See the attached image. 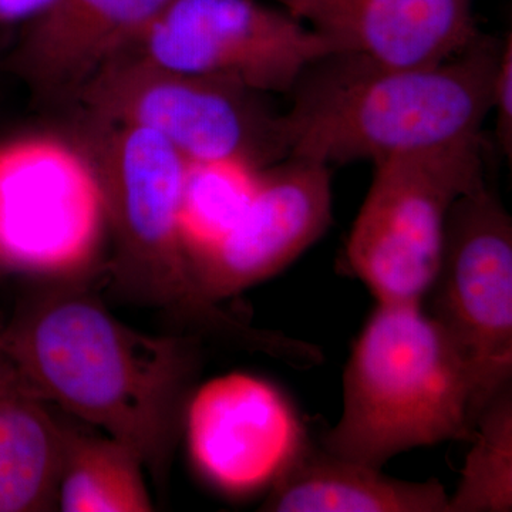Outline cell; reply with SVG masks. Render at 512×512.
Returning a JSON list of instances; mask_svg holds the SVG:
<instances>
[{
	"label": "cell",
	"mask_w": 512,
	"mask_h": 512,
	"mask_svg": "<svg viewBox=\"0 0 512 512\" xmlns=\"http://www.w3.org/2000/svg\"><path fill=\"white\" fill-rule=\"evenodd\" d=\"M173 0H52L23 23L10 69L42 96H79L103 67L136 50Z\"/></svg>",
	"instance_id": "7c38bea8"
},
{
	"label": "cell",
	"mask_w": 512,
	"mask_h": 512,
	"mask_svg": "<svg viewBox=\"0 0 512 512\" xmlns=\"http://www.w3.org/2000/svg\"><path fill=\"white\" fill-rule=\"evenodd\" d=\"M0 272H2V269H0Z\"/></svg>",
	"instance_id": "44dd1931"
},
{
	"label": "cell",
	"mask_w": 512,
	"mask_h": 512,
	"mask_svg": "<svg viewBox=\"0 0 512 512\" xmlns=\"http://www.w3.org/2000/svg\"><path fill=\"white\" fill-rule=\"evenodd\" d=\"M474 387L466 360L423 303H380L343 376V410L323 437L330 453L382 468L444 441H471Z\"/></svg>",
	"instance_id": "277c9868"
},
{
	"label": "cell",
	"mask_w": 512,
	"mask_h": 512,
	"mask_svg": "<svg viewBox=\"0 0 512 512\" xmlns=\"http://www.w3.org/2000/svg\"><path fill=\"white\" fill-rule=\"evenodd\" d=\"M423 302L466 360L474 420L512 387V220L487 184L451 208Z\"/></svg>",
	"instance_id": "ba28073f"
},
{
	"label": "cell",
	"mask_w": 512,
	"mask_h": 512,
	"mask_svg": "<svg viewBox=\"0 0 512 512\" xmlns=\"http://www.w3.org/2000/svg\"><path fill=\"white\" fill-rule=\"evenodd\" d=\"M46 404L0 355V512L57 507L63 426Z\"/></svg>",
	"instance_id": "9a60e30c"
},
{
	"label": "cell",
	"mask_w": 512,
	"mask_h": 512,
	"mask_svg": "<svg viewBox=\"0 0 512 512\" xmlns=\"http://www.w3.org/2000/svg\"><path fill=\"white\" fill-rule=\"evenodd\" d=\"M333 220L329 165L286 157L259 171L241 217L212 247L188 258L192 279L218 303L284 271Z\"/></svg>",
	"instance_id": "30bf717a"
},
{
	"label": "cell",
	"mask_w": 512,
	"mask_h": 512,
	"mask_svg": "<svg viewBox=\"0 0 512 512\" xmlns=\"http://www.w3.org/2000/svg\"><path fill=\"white\" fill-rule=\"evenodd\" d=\"M0 355L40 399L100 427L163 476L197 373L195 340L137 332L89 296L53 292L13 316Z\"/></svg>",
	"instance_id": "6da1fadb"
},
{
	"label": "cell",
	"mask_w": 512,
	"mask_h": 512,
	"mask_svg": "<svg viewBox=\"0 0 512 512\" xmlns=\"http://www.w3.org/2000/svg\"><path fill=\"white\" fill-rule=\"evenodd\" d=\"M184 426L201 476L231 495L274 483L308 439L285 394L244 373L202 384L188 399Z\"/></svg>",
	"instance_id": "8fae6325"
},
{
	"label": "cell",
	"mask_w": 512,
	"mask_h": 512,
	"mask_svg": "<svg viewBox=\"0 0 512 512\" xmlns=\"http://www.w3.org/2000/svg\"><path fill=\"white\" fill-rule=\"evenodd\" d=\"M265 96L128 52L103 67L77 97L89 116L154 131L187 163L259 171L289 156L284 113H275Z\"/></svg>",
	"instance_id": "8992f818"
},
{
	"label": "cell",
	"mask_w": 512,
	"mask_h": 512,
	"mask_svg": "<svg viewBox=\"0 0 512 512\" xmlns=\"http://www.w3.org/2000/svg\"><path fill=\"white\" fill-rule=\"evenodd\" d=\"M259 171L237 164L187 163L180 202L187 258L217 244L237 222L251 200Z\"/></svg>",
	"instance_id": "ac0fdd59"
},
{
	"label": "cell",
	"mask_w": 512,
	"mask_h": 512,
	"mask_svg": "<svg viewBox=\"0 0 512 512\" xmlns=\"http://www.w3.org/2000/svg\"><path fill=\"white\" fill-rule=\"evenodd\" d=\"M133 52L262 94H289L312 64L342 53L265 0H173Z\"/></svg>",
	"instance_id": "9c48e42d"
},
{
	"label": "cell",
	"mask_w": 512,
	"mask_h": 512,
	"mask_svg": "<svg viewBox=\"0 0 512 512\" xmlns=\"http://www.w3.org/2000/svg\"><path fill=\"white\" fill-rule=\"evenodd\" d=\"M50 2L52 0H0V26L29 22Z\"/></svg>",
	"instance_id": "ffe728a7"
},
{
	"label": "cell",
	"mask_w": 512,
	"mask_h": 512,
	"mask_svg": "<svg viewBox=\"0 0 512 512\" xmlns=\"http://www.w3.org/2000/svg\"><path fill=\"white\" fill-rule=\"evenodd\" d=\"M501 40L478 36L446 62L387 67L353 53L312 64L284 113L288 157L349 164L483 136Z\"/></svg>",
	"instance_id": "7a4b0ae2"
},
{
	"label": "cell",
	"mask_w": 512,
	"mask_h": 512,
	"mask_svg": "<svg viewBox=\"0 0 512 512\" xmlns=\"http://www.w3.org/2000/svg\"><path fill=\"white\" fill-rule=\"evenodd\" d=\"M495 114V140L504 156L511 161L512 156V36L508 33L501 40L495 72L493 104Z\"/></svg>",
	"instance_id": "d6986e66"
},
{
	"label": "cell",
	"mask_w": 512,
	"mask_h": 512,
	"mask_svg": "<svg viewBox=\"0 0 512 512\" xmlns=\"http://www.w3.org/2000/svg\"><path fill=\"white\" fill-rule=\"evenodd\" d=\"M483 136L377 161L342 265L380 303H423L461 197L487 184Z\"/></svg>",
	"instance_id": "5b68a950"
},
{
	"label": "cell",
	"mask_w": 512,
	"mask_h": 512,
	"mask_svg": "<svg viewBox=\"0 0 512 512\" xmlns=\"http://www.w3.org/2000/svg\"><path fill=\"white\" fill-rule=\"evenodd\" d=\"M340 52L387 67L446 62L480 36L474 0H265Z\"/></svg>",
	"instance_id": "4fadbf2b"
},
{
	"label": "cell",
	"mask_w": 512,
	"mask_h": 512,
	"mask_svg": "<svg viewBox=\"0 0 512 512\" xmlns=\"http://www.w3.org/2000/svg\"><path fill=\"white\" fill-rule=\"evenodd\" d=\"M89 117L77 141L99 174L120 284L201 332L292 363L299 339L241 322L198 291L180 228L187 161L154 131Z\"/></svg>",
	"instance_id": "3957f363"
},
{
	"label": "cell",
	"mask_w": 512,
	"mask_h": 512,
	"mask_svg": "<svg viewBox=\"0 0 512 512\" xmlns=\"http://www.w3.org/2000/svg\"><path fill=\"white\" fill-rule=\"evenodd\" d=\"M439 480L404 481L313 446L306 439L269 485L262 511L447 512Z\"/></svg>",
	"instance_id": "5bb4252c"
},
{
	"label": "cell",
	"mask_w": 512,
	"mask_h": 512,
	"mask_svg": "<svg viewBox=\"0 0 512 512\" xmlns=\"http://www.w3.org/2000/svg\"><path fill=\"white\" fill-rule=\"evenodd\" d=\"M140 458L113 437L63 427L57 507L66 512L153 511Z\"/></svg>",
	"instance_id": "2e32d148"
},
{
	"label": "cell",
	"mask_w": 512,
	"mask_h": 512,
	"mask_svg": "<svg viewBox=\"0 0 512 512\" xmlns=\"http://www.w3.org/2000/svg\"><path fill=\"white\" fill-rule=\"evenodd\" d=\"M107 231L99 174L79 141L32 134L0 144V269L70 278Z\"/></svg>",
	"instance_id": "52a82bcc"
},
{
	"label": "cell",
	"mask_w": 512,
	"mask_h": 512,
	"mask_svg": "<svg viewBox=\"0 0 512 512\" xmlns=\"http://www.w3.org/2000/svg\"><path fill=\"white\" fill-rule=\"evenodd\" d=\"M447 512L512 510V387L485 407L476 424Z\"/></svg>",
	"instance_id": "e0dca14e"
}]
</instances>
